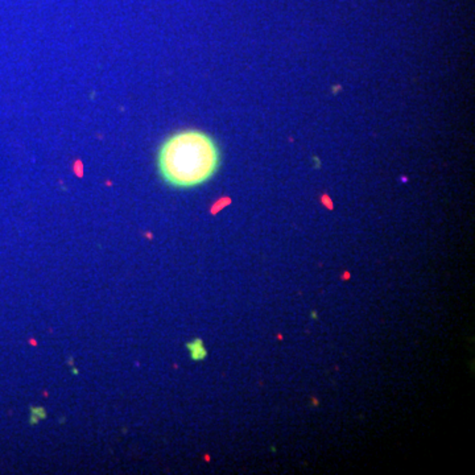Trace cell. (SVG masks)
<instances>
[{"label":"cell","mask_w":475,"mask_h":475,"mask_svg":"<svg viewBox=\"0 0 475 475\" xmlns=\"http://www.w3.org/2000/svg\"><path fill=\"white\" fill-rule=\"evenodd\" d=\"M156 170L165 185L188 190L212 181L222 165V150L212 135L199 128L177 130L157 146Z\"/></svg>","instance_id":"1"},{"label":"cell","mask_w":475,"mask_h":475,"mask_svg":"<svg viewBox=\"0 0 475 475\" xmlns=\"http://www.w3.org/2000/svg\"><path fill=\"white\" fill-rule=\"evenodd\" d=\"M186 347L189 350L190 358L193 361H203L207 357V350L205 348L203 341L199 338H195L193 341L186 343Z\"/></svg>","instance_id":"2"},{"label":"cell","mask_w":475,"mask_h":475,"mask_svg":"<svg viewBox=\"0 0 475 475\" xmlns=\"http://www.w3.org/2000/svg\"><path fill=\"white\" fill-rule=\"evenodd\" d=\"M44 419H46V412L43 407H31L29 423L32 425L37 424L40 420H44Z\"/></svg>","instance_id":"3"},{"label":"cell","mask_w":475,"mask_h":475,"mask_svg":"<svg viewBox=\"0 0 475 475\" xmlns=\"http://www.w3.org/2000/svg\"><path fill=\"white\" fill-rule=\"evenodd\" d=\"M310 316H312L313 318H317V314H316V312H313L312 314H310Z\"/></svg>","instance_id":"4"}]
</instances>
